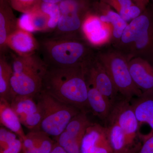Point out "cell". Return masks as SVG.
<instances>
[{
	"label": "cell",
	"mask_w": 153,
	"mask_h": 153,
	"mask_svg": "<svg viewBox=\"0 0 153 153\" xmlns=\"http://www.w3.org/2000/svg\"><path fill=\"white\" fill-rule=\"evenodd\" d=\"M134 4L141 9L142 12L147 8L148 4L151 0H131Z\"/></svg>",
	"instance_id": "obj_27"
},
{
	"label": "cell",
	"mask_w": 153,
	"mask_h": 153,
	"mask_svg": "<svg viewBox=\"0 0 153 153\" xmlns=\"http://www.w3.org/2000/svg\"><path fill=\"white\" fill-rule=\"evenodd\" d=\"M108 140L113 153H133L124 133L114 120L108 117L105 121Z\"/></svg>",
	"instance_id": "obj_20"
},
{
	"label": "cell",
	"mask_w": 153,
	"mask_h": 153,
	"mask_svg": "<svg viewBox=\"0 0 153 153\" xmlns=\"http://www.w3.org/2000/svg\"><path fill=\"white\" fill-rule=\"evenodd\" d=\"M80 153H113L105 126L91 124L82 139Z\"/></svg>",
	"instance_id": "obj_12"
},
{
	"label": "cell",
	"mask_w": 153,
	"mask_h": 153,
	"mask_svg": "<svg viewBox=\"0 0 153 153\" xmlns=\"http://www.w3.org/2000/svg\"><path fill=\"white\" fill-rule=\"evenodd\" d=\"M50 153H68L57 143H55L53 149Z\"/></svg>",
	"instance_id": "obj_28"
},
{
	"label": "cell",
	"mask_w": 153,
	"mask_h": 153,
	"mask_svg": "<svg viewBox=\"0 0 153 153\" xmlns=\"http://www.w3.org/2000/svg\"><path fill=\"white\" fill-rule=\"evenodd\" d=\"M81 33L88 42L97 46L109 41L113 29L109 23L102 22L91 8L83 20Z\"/></svg>",
	"instance_id": "obj_11"
},
{
	"label": "cell",
	"mask_w": 153,
	"mask_h": 153,
	"mask_svg": "<svg viewBox=\"0 0 153 153\" xmlns=\"http://www.w3.org/2000/svg\"><path fill=\"white\" fill-rule=\"evenodd\" d=\"M64 0H39L43 2L51 3V4H59Z\"/></svg>",
	"instance_id": "obj_29"
},
{
	"label": "cell",
	"mask_w": 153,
	"mask_h": 153,
	"mask_svg": "<svg viewBox=\"0 0 153 153\" xmlns=\"http://www.w3.org/2000/svg\"><path fill=\"white\" fill-rule=\"evenodd\" d=\"M115 121L123 131L133 153L140 149L143 140L140 131L139 123L130 101L122 96L113 102L108 117Z\"/></svg>",
	"instance_id": "obj_7"
},
{
	"label": "cell",
	"mask_w": 153,
	"mask_h": 153,
	"mask_svg": "<svg viewBox=\"0 0 153 153\" xmlns=\"http://www.w3.org/2000/svg\"><path fill=\"white\" fill-rule=\"evenodd\" d=\"M40 42L39 52L48 67L84 65L93 57L88 45L79 36H55Z\"/></svg>",
	"instance_id": "obj_2"
},
{
	"label": "cell",
	"mask_w": 153,
	"mask_h": 153,
	"mask_svg": "<svg viewBox=\"0 0 153 153\" xmlns=\"http://www.w3.org/2000/svg\"><path fill=\"white\" fill-rule=\"evenodd\" d=\"M137 153H153V135L143 141L140 149Z\"/></svg>",
	"instance_id": "obj_26"
},
{
	"label": "cell",
	"mask_w": 153,
	"mask_h": 153,
	"mask_svg": "<svg viewBox=\"0 0 153 153\" xmlns=\"http://www.w3.org/2000/svg\"><path fill=\"white\" fill-rule=\"evenodd\" d=\"M23 143L26 153H50L55 144L50 136L41 130L31 131Z\"/></svg>",
	"instance_id": "obj_18"
},
{
	"label": "cell",
	"mask_w": 153,
	"mask_h": 153,
	"mask_svg": "<svg viewBox=\"0 0 153 153\" xmlns=\"http://www.w3.org/2000/svg\"><path fill=\"white\" fill-rule=\"evenodd\" d=\"M7 0H0V55H5L6 41L18 28V19Z\"/></svg>",
	"instance_id": "obj_16"
},
{
	"label": "cell",
	"mask_w": 153,
	"mask_h": 153,
	"mask_svg": "<svg viewBox=\"0 0 153 153\" xmlns=\"http://www.w3.org/2000/svg\"><path fill=\"white\" fill-rule=\"evenodd\" d=\"M132 79L142 93L153 91V66L147 60L136 57L128 61Z\"/></svg>",
	"instance_id": "obj_14"
},
{
	"label": "cell",
	"mask_w": 153,
	"mask_h": 153,
	"mask_svg": "<svg viewBox=\"0 0 153 153\" xmlns=\"http://www.w3.org/2000/svg\"><path fill=\"white\" fill-rule=\"evenodd\" d=\"M87 83L88 101L90 111L105 122L110 113L113 102L94 85Z\"/></svg>",
	"instance_id": "obj_19"
},
{
	"label": "cell",
	"mask_w": 153,
	"mask_h": 153,
	"mask_svg": "<svg viewBox=\"0 0 153 153\" xmlns=\"http://www.w3.org/2000/svg\"><path fill=\"white\" fill-rule=\"evenodd\" d=\"M85 64L72 67H48L42 90L82 112L91 111L88 101Z\"/></svg>",
	"instance_id": "obj_1"
},
{
	"label": "cell",
	"mask_w": 153,
	"mask_h": 153,
	"mask_svg": "<svg viewBox=\"0 0 153 153\" xmlns=\"http://www.w3.org/2000/svg\"><path fill=\"white\" fill-rule=\"evenodd\" d=\"M12 90L16 96L36 97L41 92L48 66L37 53L28 56L11 54Z\"/></svg>",
	"instance_id": "obj_3"
},
{
	"label": "cell",
	"mask_w": 153,
	"mask_h": 153,
	"mask_svg": "<svg viewBox=\"0 0 153 153\" xmlns=\"http://www.w3.org/2000/svg\"><path fill=\"white\" fill-rule=\"evenodd\" d=\"M10 104L22 125L30 131L40 130L41 114L36 97L16 96Z\"/></svg>",
	"instance_id": "obj_10"
},
{
	"label": "cell",
	"mask_w": 153,
	"mask_h": 153,
	"mask_svg": "<svg viewBox=\"0 0 153 153\" xmlns=\"http://www.w3.org/2000/svg\"><path fill=\"white\" fill-rule=\"evenodd\" d=\"M92 10L97 14L102 22L111 24L113 35L115 38H121L127 22L123 20L116 11L111 9L108 5L99 0L92 5Z\"/></svg>",
	"instance_id": "obj_17"
},
{
	"label": "cell",
	"mask_w": 153,
	"mask_h": 153,
	"mask_svg": "<svg viewBox=\"0 0 153 153\" xmlns=\"http://www.w3.org/2000/svg\"><path fill=\"white\" fill-rule=\"evenodd\" d=\"M0 121L5 128L16 134L23 141L25 140L26 134L18 115L10 103L2 99H0Z\"/></svg>",
	"instance_id": "obj_21"
},
{
	"label": "cell",
	"mask_w": 153,
	"mask_h": 153,
	"mask_svg": "<svg viewBox=\"0 0 153 153\" xmlns=\"http://www.w3.org/2000/svg\"><path fill=\"white\" fill-rule=\"evenodd\" d=\"M115 10L128 22L138 17L143 13L131 0H99Z\"/></svg>",
	"instance_id": "obj_23"
},
{
	"label": "cell",
	"mask_w": 153,
	"mask_h": 153,
	"mask_svg": "<svg viewBox=\"0 0 153 153\" xmlns=\"http://www.w3.org/2000/svg\"><path fill=\"white\" fill-rule=\"evenodd\" d=\"M36 98L41 114L40 130L57 138L71 120L81 111L77 108L63 103L44 90Z\"/></svg>",
	"instance_id": "obj_4"
},
{
	"label": "cell",
	"mask_w": 153,
	"mask_h": 153,
	"mask_svg": "<svg viewBox=\"0 0 153 153\" xmlns=\"http://www.w3.org/2000/svg\"><path fill=\"white\" fill-rule=\"evenodd\" d=\"M13 73L11 63L7 60L5 55H0V99L10 103L15 97L11 85Z\"/></svg>",
	"instance_id": "obj_22"
},
{
	"label": "cell",
	"mask_w": 153,
	"mask_h": 153,
	"mask_svg": "<svg viewBox=\"0 0 153 153\" xmlns=\"http://www.w3.org/2000/svg\"><path fill=\"white\" fill-rule=\"evenodd\" d=\"M22 153H25V152H24V151L23 150V151H22Z\"/></svg>",
	"instance_id": "obj_30"
},
{
	"label": "cell",
	"mask_w": 153,
	"mask_h": 153,
	"mask_svg": "<svg viewBox=\"0 0 153 153\" xmlns=\"http://www.w3.org/2000/svg\"><path fill=\"white\" fill-rule=\"evenodd\" d=\"M90 0H64L59 4L60 16L55 36H76L81 33L82 23L91 9Z\"/></svg>",
	"instance_id": "obj_6"
},
{
	"label": "cell",
	"mask_w": 153,
	"mask_h": 153,
	"mask_svg": "<svg viewBox=\"0 0 153 153\" xmlns=\"http://www.w3.org/2000/svg\"><path fill=\"white\" fill-rule=\"evenodd\" d=\"M87 82L94 85L112 102L118 97V91L104 66L94 57L85 65Z\"/></svg>",
	"instance_id": "obj_9"
},
{
	"label": "cell",
	"mask_w": 153,
	"mask_h": 153,
	"mask_svg": "<svg viewBox=\"0 0 153 153\" xmlns=\"http://www.w3.org/2000/svg\"><path fill=\"white\" fill-rule=\"evenodd\" d=\"M6 44L8 49L20 56L34 55L40 49V42L33 33L19 27L8 37Z\"/></svg>",
	"instance_id": "obj_13"
},
{
	"label": "cell",
	"mask_w": 153,
	"mask_h": 153,
	"mask_svg": "<svg viewBox=\"0 0 153 153\" xmlns=\"http://www.w3.org/2000/svg\"><path fill=\"white\" fill-rule=\"evenodd\" d=\"M16 134L4 127L0 129L1 153H22L23 141Z\"/></svg>",
	"instance_id": "obj_24"
},
{
	"label": "cell",
	"mask_w": 153,
	"mask_h": 153,
	"mask_svg": "<svg viewBox=\"0 0 153 153\" xmlns=\"http://www.w3.org/2000/svg\"><path fill=\"white\" fill-rule=\"evenodd\" d=\"M96 57L104 66L121 95L131 101L142 94L132 79L128 61L121 55L109 52L100 53Z\"/></svg>",
	"instance_id": "obj_5"
},
{
	"label": "cell",
	"mask_w": 153,
	"mask_h": 153,
	"mask_svg": "<svg viewBox=\"0 0 153 153\" xmlns=\"http://www.w3.org/2000/svg\"><path fill=\"white\" fill-rule=\"evenodd\" d=\"M87 113L80 111L75 115L63 132L56 138L57 143L68 153H80L82 139L92 123L88 118Z\"/></svg>",
	"instance_id": "obj_8"
},
{
	"label": "cell",
	"mask_w": 153,
	"mask_h": 153,
	"mask_svg": "<svg viewBox=\"0 0 153 153\" xmlns=\"http://www.w3.org/2000/svg\"><path fill=\"white\" fill-rule=\"evenodd\" d=\"M151 1H152V2L153 3V0H151Z\"/></svg>",
	"instance_id": "obj_31"
},
{
	"label": "cell",
	"mask_w": 153,
	"mask_h": 153,
	"mask_svg": "<svg viewBox=\"0 0 153 153\" xmlns=\"http://www.w3.org/2000/svg\"><path fill=\"white\" fill-rule=\"evenodd\" d=\"M12 8L23 14L32 10L39 0H7Z\"/></svg>",
	"instance_id": "obj_25"
},
{
	"label": "cell",
	"mask_w": 153,
	"mask_h": 153,
	"mask_svg": "<svg viewBox=\"0 0 153 153\" xmlns=\"http://www.w3.org/2000/svg\"><path fill=\"white\" fill-rule=\"evenodd\" d=\"M131 104L139 123L145 125L149 130V137L153 135V91L143 93L130 101Z\"/></svg>",
	"instance_id": "obj_15"
}]
</instances>
